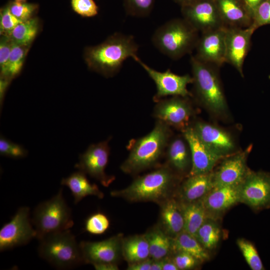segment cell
<instances>
[{"mask_svg": "<svg viewBox=\"0 0 270 270\" xmlns=\"http://www.w3.org/2000/svg\"><path fill=\"white\" fill-rule=\"evenodd\" d=\"M171 137L170 127L156 120L150 132L130 140L128 146L129 154L122 164L121 170L134 174L154 166L165 154Z\"/></svg>", "mask_w": 270, "mask_h": 270, "instance_id": "6da1fadb", "label": "cell"}, {"mask_svg": "<svg viewBox=\"0 0 270 270\" xmlns=\"http://www.w3.org/2000/svg\"><path fill=\"white\" fill-rule=\"evenodd\" d=\"M138 48L132 36L116 32L102 43L87 48L84 58L90 70L111 77L119 72L126 59L137 55Z\"/></svg>", "mask_w": 270, "mask_h": 270, "instance_id": "7a4b0ae2", "label": "cell"}, {"mask_svg": "<svg viewBox=\"0 0 270 270\" xmlns=\"http://www.w3.org/2000/svg\"><path fill=\"white\" fill-rule=\"evenodd\" d=\"M175 180L174 171L165 164L138 177L126 188L112 191L110 195L130 202H152L160 204L170 197Z\"/></svg>", "mask_w": 270, "mask_h": 270, "instance_id": "3957f363", "label": "cell"}, {"mask_svg": "<svg viewBox=\"0 0 270 270\" xmlns=\"http://www.w3.org/2000/svg\"><path fill=\"white\" fill-rule=\"evenodd\" d=\"M194 94L212 114L222 116L228 106L220 78L218 67L203 62L192 56L190 60Z\"/></svg>", "mask_w": 270, "mask_h": 270, "instance_id": "277c9868", "label": "cell"}, {"mask_svg": "<svg viewBox=\"0 0 270 270\" xmlns=\"http://www.w3.org/2000/svg\"><path fill=\"white\" fill-rule=\"evenodd\" d=\"M198 32L184 18H174L156 30L152 42L160 52L176 60L196 48Z\"/></svg>", "mask_w": 270, "mask_h": 270, "instance_id": "5b68a950", "label": "cell"}, {"mask_svg": "<svg viewBox=\"0 0 270 270\" xmlns=\"http://www.w3.org/2000/svg\"><path fill=\"white\" fill-rule=\"evenodd\" d=\"M38 240L56 232L70 230L74 224L71 210L62 196V190L34 208L32 218Z\"/></svg>", "mask_w": 270, "mask_h": 270, "instance_id": "8992f818", "label": "cell"}, {"mask_svg": "<svg viewBox=\"0 0 270 270\" xmlns=\"http://www.w3.org/2000/svg\"><path fill=\"white\" fill-rule=\"evenodd\" d=\"M40 256L58 268H68L84 262L80 244L70 230L48 235L39 240Z\"/></svg>", "mask_w": 270, "mask_h": 270, "instance_id": "52a82bcc", "label": "cell"}, {"mask_svg": "<svg viewBox=\"0 0 270 270\" xmlns=\"http://www.w3.org/2000/svg\"><path fill=\"white\" fill-rule=\"evenodd\" d=\"M146 72L156 84V92L153 98L155 102L168 96H192L187 86L192 84V76L188 74L178 75L172 72L170 69L158 72L145 64L137 55L132 58Z\"/></svg>", "mask_w": 270, "mask_h": 270, "instance_id": "ba28073f", "label": "cell"}, {"mask_svg": "<svg viewBox=\"0 0 270 270\" xmlns=\"http://www.w3.org/2000/svg\"><path fill=\"white\" fill-rule=\"evenodd\" d=\"M36 237V232L30 218V208L21 207L0 230V251L26 244Z\"/></svg>", "mask_w": 270, "mask_h": 270, "instance_id": "9c48e42d", "label": "cell"}, {"mask_svg": "<svg viewBox=\"0 0 270 270\" xmlns=\"http://www.w3.org/2000/svg\"><path fill=\"white\" fill-rule=\"evenodd\" d=\"M156 102L152 115L156 120L182 132L191 125L195 111L189 97L172 96Z\"/></svg>", "mask_w": 270, "mask_h": 270, "instance_id": "30bf717a", "label": "cell"}, {"mask_svg": "<svg viewBox=\"0 0 270 270\" xmlns=\"http://www.w3.org/2000/svg\"><path fill=\"white\" fill-rule=\"evenodd\" d=\"M240 202L255 210L270 207V172L248 169L238 186Z\"/></svg>", "mask_w": 270, "mask_h": 270, "instance_id": "8fae6325", "label": "cell"}, {"mask_svg": "<svg viewBox=\"0 0 270 270\" xmlns=\"http://www.w3.org/2000/svg\"><path fill=\"white\" fill-rule=\"evenodd\" d=\"M110 138L97 144H90L79 157L75 168L96 179L102 185L108 186L114 180V176L106 173L110 153L108 142Z\"/></svg>", "mask_w": 270, "mask_h": 270, "instance_id": "7c38bea8", "label": "cell"}, {"mask_svg": "<svg viewBox=\"0 0 270 270\" xmlns=\"http://www.w3.org/2000/svg\"><path fill=\"white\" fill-rule=\"evenodd\" d=\"M183 18L201 33L224 27L214 0H198L181 6Z\"/></svg>", "mask_w": 270, "mask_h": 270, "instance_id": "4fadbf2b", "label": "cell"}, {"mask_svg": "<svg viewBox=\"0 0 270 270\" xmlns=\"http://www.w3.org/2000/svg\"><path fill=\"white\" fill-rule=\"evenodd\" d=\"M256 30L246 28H226V60L232 65L244 78L243 66L251 46L252 36Z\"/></svg>", "mask_w": 270, "mask_h": 270, "instance_id": "5bb4252c", "label": "cell"}, {"mask_svg": "<svg viewBox=\"0 0 270 270\" xmlns=\"http://www.w3.org/2000/svg\"><path fill=\"white\" fill-rule=\"evenodd\" d=\"M252 146L224 158L216 172H213L214 187L239 186L244 178L248 168V156Z\"/></svg>", "mask_w": 270, "mask_h": 270, "instance_id": "9a60e30c", "label": "cell"}, {"mask_svg": "<svg viewBox=\"0 0 270 270\" xmlns=\"http://www.w3.org/2000/svg\"><path fill=\"white\" fill-rule=\"evenodd\" d=\"M226 28L201 33L198 40L194 56L200 61L214 65L218 68L226 60Z\"/></svg>", "mask_w": 270, "mask_h": 270, "instance_id": "2e32d148", "label": "cell"}, {"mask_svg": "<svg viewBox=\"0 0 270 270\" xmlns=\"http://www.w3.org/2000/svg\"><path fill=\"white\" fill-rule=\"evenodd\" d=\"M191 153L192 166L188 176L205 174L212 171L222 158L207 146L198 138L190 125L182 131Z\"/></svg>", "mask_w": 270, "mask_h": 270, "instance_id": "e0dca14e", "label": "cell"}, {"mask_svg": "<svg viewBox=\"0 0 270 270\" xmlns=\"http://www.w3.org/2000/svg\"><path fill=\"white\" fill-rule=\"evenodd\" d=\"M122 236H113L99 242L80 243L84 262L94 264L100 262L116 263L122 254Z\"/></svg>", "mask_w": 270, "mask_h": 270, "instance_id": "ac0fdd59", "label": "cell"}, {"mask_svg": "<svg viewBox=\"0 0 270 270\" xmlns=\"http://www.w3.org/2000/svg\"><path fill=\"white\" fill-rule=\"evenodd\" d=\"M191 126L200 140L217 154L225 158L234 153L236 143L228 132L202 121H196Z\"/></svg>", "mask_w": 270, "mask_h": 270, "instance_id": "d6986e66", "label": "cell"}, {"mask_svg": "<svg viewBox=\"0 0 270 270\" xmlns=\"http://www.w3.org/2000/svg\"><path fill=\"white\" fill-rule=\"evenodd\" d=\"M238 186L214 187L201 199L208 218L224 212L240 202Z\"/></svg>", "mask_w": 270, "mask_h": 270, "instance_id": "ffe728a7", "label": "cell"}, {"mask_svg": "<svg viewBox=\"0 0 270 270\" xmlns=\"http://www.w3.org/2000/svg\"><path fill=\"white\" fill-rule=\"evenodd\" d=\"M226 28H246L252 22L242 0H214Z\"/></svg>", "mask_w": 270, "mask_h": 270, "instance_id": "44dd1931", "label": "cell"}, {"mask_svg": "<svg viewBox=\"0 0 270 270\" xmlns=\"http://www.w3.org/2000/svg\"><path fill=\"white\" fill-rule=\"evenodd\" d=\"M213 188L212 171L205 174L188 176L179 190V201L188 202L200 200Z\"/></svg>", "mask_w": 270, "mask_h": 270, "instance_id": "7402d4cb", "label": "cell"}, {"mask_svg": "<svg viewBox=\"0 0 270 270\" xmlns=\"http://www.w3.org/2000/svg\"><path fill=\"white\" fill-rule=\"evenodd\" d=\"M168 164L174 172H186L192 166V158L188 144L182 135L170 138L166 150Z\"/></svg>", "mask_w": 270, "mask_h": 270, "instance_id": "603a6c76", "label": "cell"}, {"mask_svg": "<svg viewBox=\"0 0 270 270\" xmlns=\"http://www.w3.org/2000/svg\"><path fill=\"white\" fill-rule=\"evenodd\" d=\"M160 226L171 238L184 230V220L179 202L171 196L160 204Z\"/></svg>", "mask_w": 270, "mask_h": 270, "instance_id": "cb8c5ba5", "label": "cell"}, {"mask_svg": "<svg viewBox=\"0 0 270 270\" xmlns=\"http://www.w3.org/2000/svg\"><path fill=\"white\" fill-rule=\"evenodd\" d=\"M61 184L68 186L70 190L75 204L88 196H94L100 198L104 197L103 193L98 186L95 184H91L88 179L86 174L79 170L68 176L63 178L61 180Z\"/></svg>", "mask_w": 270, "mask_h": 270, "instance_id": "d4e9b609", "label": "cell"}, {"mask_svg": "<svg viewBox=\"0 0 270 270\" xmlns=\"http://www.w3.org/2000/svg\"><path fill=\"white\" fill-rule=\"evenodd\" d=\"M184 220V232L195 236L198 230L208 218L202 200L192 202L179 201Z\"/></svg>", "mask_w": 270, "mask_h": 270, "instance_id": "484cf974", "label": "cell"}, {"mask_svg": "<svg viewBox=\"0 0 270 270\" xmlns=\"http://www.w3.org/2000/svg\"><path fill=\"white\" fill-rule=\"evenodd\" d=\"M122 254L128 264L150 258L148 242L145 234L123 238Z\"/></svg>", "mask_w": 270, "mask_h": 270, "instance_id": "4316f807", "label": "cell"}, {"mask_svg": "<svg viewBox=\"0 0 270 270\" xmlns=\"http://www.w3.org/2000/svg\"><path fill=\"white\" fill-rule=\"evenodd\" d=\"M149 245L150 258L161 260L172 252V238L160 226L154 227L145 234Z\"/></svg>", "mask_w": 270, "mask_h": 270, "instance_id": "83f0119b", "label": "cell"}, {"mask_svg": "<svg viewBox=\"0 0 270 270\" xmlns=\"http://www.w3.org/2000/svg\"><path fill=\"white\" fill-rule=\"evenodd\" d=\"M172 251L187 252L200 262L210 259L208 250L202 246L196 238L184 231L172 238Z\"/></svg>", "mask_w": 270, "mask_h": 270, "instance_id": "f1b7e54d", "label": "cell"}, {"mask_svg": "<svg viewBox=\"0 0 270 270\" xmlns=\"http://www.w3.org/2000/svg\"><path fill=\"white\" fill-rule=\"evenodd\" d=\"M30 46L21 45L13 42L12 49L4 70L0 72V78L10 82L20 72Z\"/></svg>", "mask_w": 270, "mask_h": 270, "instance_id": "f546056e", "label": "cell"}, {"mask_svg": "<svg viewBox=\"0 0 270 270\" xmlns=\"http://www.w3.org/2000/svg\"><path fill=\"white\" fill-rule=\"evenodd\" d=\"M194 236L206 250H212L216 248L220 242V229L214 220L208 218Z\"/></svg>", "mask_w": 270, "mask_h": 270, "instance_id": "4dcf8cb0", "label": "cell"}, {"mask_svg": "<svg viewBox=\"0 0 270 270\" xmlns=\"http://www.w3.org/2000/svg\"><path fill=\"white\" fill-rule=\"evenodd\" d=\"M38 18H32L18 24L8 36L17 44L30 46L38 34Z\"/></svg>", "mask_w": 270, "mask_h": 270, "instance_id": "1f68e13d", "label": "cell"}, {"mask_svg": "<svg viewBox=\"0 0 270 270\" xmlns=\"http://www.w3.org/2000/svg\"><path fill=\"white\" fill-rule=\"evenodd\" d=\"M236 244L246 261L252 270H264V268L254 244L242 238L237 240Z\"/></svg>", "mask_w": 270, "mask_h": 270, "instance_id": "d6a6232c", "label": "cell"}, {"mask_svg": "<svg viewBox=\"0 0 270 270\" xmlns=\"http://www.w3.org/2000/svg\"><path fill=\"white\" fill-rule=\"evenodd\" d=\"M110 220L102 213L97 212L89 216L85 222L86 230L92 234H104L109 228Z\"/></svg>", "mask_w": 270, "mask_h": 270, "instance_id": "836d02e7", "label": "cell"}, {"mask_svg": "<svg viewBox=\"0 0 270 270\" xmlns=\"http://www.w3.org/2000/svg\"><path fill=\"white\" fill-rule=\"evenodd\" d=\"M0 154L2 156L18 159L26 157L28 154V152L22 146L14 143L1 136Z\"/></svg>", "mask_w": 270, "mask_h": 270, "instance_id": "e575fe53", "label": "cell"}, {"mask_svg": "<svg viewBox=\"0 0 270 270\" xmlns=\"http://www.w3.org/2000/svg\"><path fill=\"white\" fill-rule=\"evenodd\" d=\"M155 0H124L128 13L130 16L144 17L148 15Z\"/></svg>", "mask_w": 270, "mask_h": 270, "instance_id": "d590c367", "label": "cell"}, {"mask_svg": "<svg viewBox=\"0 0 270 270\" xmlns=\"http://www.w3.org/2000/svg\"><path fill=\"white\" fill-rule=\"evenodd\" d=\"M10 12L16 18L23 22L31 18L38 6L23 1L15 0L8 6Z\"/></svg>", "mask_w": 270, "mask_h": 270, "instance_id": "8d00e7d4", "label": "cell"}, {"mask_svg": "<svg viewBox=\"0 0 270 270\" xmlns=\"http://www.w3.org/2000/svg\"><path fill=\"white\" fill-rule=\"evenodd\" d=\"M250 26L255 30L263 26L270 24V0H264L256 8Z\"/></svg>", "mask_w": 270, "mask_h": 270, "instance_id": "74e56055", "label": "cell"}, {"mask_svg": "<svg viewBox=\"0 0 270 270\" xmlns=\"http://www.w3.org/2000/svg\"><path fill=\"white\" fill-rule=\"evenodd\" d=\"M22 22L12 14L8 6L3 8L0 11V34L8 36L14 28Z\"/></svg>", "mask_w": 270, "mask_h": 270, "instance_id": "f35d334b", "label": "cell"}, {"mask_svg": "<svg viewBox=\"0 0 270 270\" xmlns=\"http://www.w3.org/2000/svg\"><path fill=\"white\" fill-rule=\"evenodd\" d=\"M72 6L76 13L84 17H92L98 14V8L93 0H72Z\"/></svg>", "mask_w": 270, "mask_h": 270, "instance_id": "ab89813d", "label": "cell"}, {"mask_svg": "<svg viewBox=\"0 0 270 270\" xmlns=\"http://www.w3.org/2000/svg\"><path fill=\"white\" fill-rule=\"evenodd\" d=\"M172 258L178 270H190L194 268L200 262L191 254L181 251L173 252Z\"/></svg>", "mask_w": 270, "mask_h": 270, "instance_id": "60d3db41", "label": "cell"}, {"mask_svg": "<svg viewBox=\"0 0 270 270\" xmlns=\"http://www.w3.org/2000/svg\"><path fill=\"white\" fill-rule=\"evenodd\" d=\"M13 41L8 36L2 35L0 40V72L6 67L11 53Z\"/></svg>", "mask_w": 270, "mask_h": 270, "instance_id": "b9f144b4", "label": "cell"}, {"mask_svg": "<svg viewBox=\"0 0 270 270\" xmlns=\"http://www.w3.org/2000/svg\"><path fill=\"white\" fill-rule=\"evenodd\" d=\"M152 260L148 258L133 263L128 264L127 270H150Z\"/></svg>", "mask_w": 270, "mask_h": 270, "instance_id": "7bdbcfd3", "label": "cell"}, {"mask_svg": "<svg viewBox=\"0 0 270 270\" xmlns=\"http://www.w3.org/2000/svg\"><path fill=\"white\" fill-rule=\"evenodd\" d=\"M264 0H242L245 8L252 16V18L256 8Z\"/></svg>", "mask_w": 270, "mask_h": 270, "instance_id": "ee69618b", "label": "cell"}, {"mask_svg": "<svg viewBox=\"0 0 270 270\" xmlns=\"http://www.w3.org/2000/svg\"><path fill=\"white\" fill-rule=\"evenodd\" d=\"M96 270H118L119 269L116 263L100 262L92 264Z\"/></svg>", "mask_w": 270, "mask_h": 270, "instance_id": "f6af8a7d", "label": "cell"}, {"mask_svg": "<svg viewBox=\"0 0 270 270\" xmlns=\"http://www.w3.org/2000/svg\"><path fill=\"white\" fill-rule=\"evenodd\" d=\"M162 270H178L172 258L168 256L162 258Z\"/></svg>", "mask_w": 270, "mask_h": 270, "instance_id": "bcb514c9", "label": "cell"}, {"mask_svg": "<svg viewBox=\"0 0 270 270\" xmlns=\"http://www.w3.org/2000/svg\"><path fill=\"white\" fill-rule=\"evenodd\" d=\"M162 258L158 260H152L150 266V270H162Z\"/></svg>", "mask_w": 270, "mask_h": 270, "instance_id": "7dc6e473", "label": "cell"}, {"mask_svg": "<svg viewBox=\"0 0 270 270\" xmlns=\"http://www.w3.org/2000/svg\"><path fill=\"white\" fill-rule=\"evenodd\" d=\"M175 2L179 4L181 6L190 4L198 0H174Z\"/></svg>", "mask_w": 270, "mask_h": 270, "instance_id": "c3c4849f", "label": "cell"}, {"mask_svg": "<svg viewBox=\"0 0 270 270\" xmlns=\"http://www.w3.org/2000/svg\"><path fill=\"white\" fill-rule=\"evenodd\" d=\"M17 0L25 2L26 0Z\"/></svg>", "mask_w": 270, "mask_h": 270, "instance_id": "681fc988", "label": "cell"}, {"mask_svg": "<svg viewBox=\"0 0 270 270\" xmlns=\"http://www.w3.org/2000/svg\"><path fill=\"white\" fill-rule=\"evenodd\" d=\"M269 78H270V76Z\"/></svg>", "mask_w": 270, "mask_h": 270, "instance_id": "f907efd6", "label": "cell"}]
</instances>
